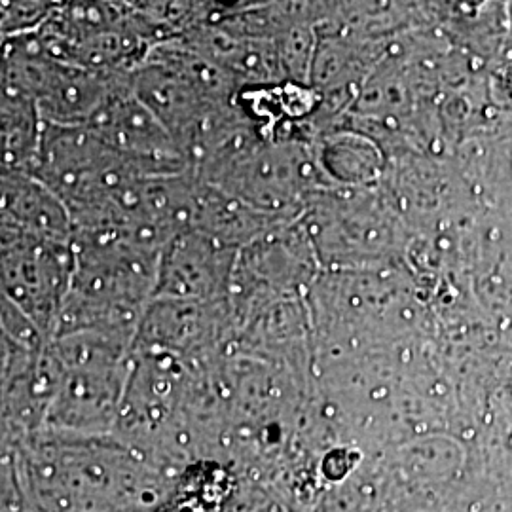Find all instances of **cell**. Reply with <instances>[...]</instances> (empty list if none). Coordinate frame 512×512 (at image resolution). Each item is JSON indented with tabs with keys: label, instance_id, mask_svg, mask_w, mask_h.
<instances>
[{
	"label": "cell",
	"instance_id": "2",
	"mask_svg": "<svg viewBox=\"0 0 512 512\" xmlns=\"http://www.w3.org/2000/svg\"><path fill=\"white\" fill-rule=\"evenodd\" d=\"M57 384L44 431L78 437L114 435L128 385L133 340L73 332L48 344Z\"/></svg>",
	"mask_w": 512,
	"mask_h": 512
},
{
	"label": "cell",
	"instance_id": "3",
	"mask_svg": "<svg viewBox=\"0 0 512 512\" xmlns=\"http://www.w3.org/2000/svg\"><path fill=\"white\" fill-rule=\"evenodd\" d=\"M73 272V243L37 238L0 220V306L19 313L46 344L57 336Z\"/></svg>",
	"mask_w": 512,
	"mask_h": 512
},
{
	"label": "cell",
	"instance_id": "1",
	"mask_svg": "<svg viewBox=\"0 0 512 512\" xmlns=\"http://www.w3.org/2000/svg\"><path fill=\"white\" fill-rule=\"evenodd\" d=\"M31 512H162L181 476L126 442L40 431L16 450Z\"/></svg>",
	"mask_w": 512,
	"mask_h": 512
},
{
	"label": "cell",
	"instance_id": "5",
	"mask_svg": "<svg viewBox=\"0 0 512 512\" xmlns=\"http://www.w3.org/2000/svg\"><path fill=\"white\" fill-rule=\"evenodd\" d=\"M0 512H31L16 454L0 456Z\"/></svg>",
	"mask_w": 512,
	"mask_h": 512
},
{
	"label": "cell",
	"instance_id": "4",
	"mask_svg": "<svg viewBox=\"0 0 512 512\" xmlns=\"http://www.w3.org/2000/svg\"><path fill=\"white\" fill-rule=\"evenodd\" d=\"M44 122L37 107L0 84V169L31 173L37 160Z\"/></svg>",
	"mask_w": 512,
	"mask_h": 512
}]
</instances>
